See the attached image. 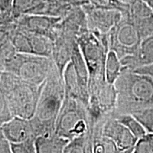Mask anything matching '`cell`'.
<instances>
[{
	"label": "cell",
	"instance_id": "1",
	"mask_svg": "<svg viewBox=\"0 0 153 153\" xmlns=\"http://www.w3.org/2000/svg\"><path fill=\"white\" fill-rule=\"evenodd\" d=\"M64 98L62 76L54 65L42 86L34 116L30 118L36 137L54 133L55 122Z\"/></svg>",
	"mask_w": 153,
	"mask_h": 153
},
{
	"label": "cell",
	"instance_id": "2",
	"mask_svg": "<svg viewBox=\"0 0 153 153\" xmlns=\"http://www.w3.org/2000/svg\"><path fill=\"white\" fill-rule=\"evenodd\" d=\"M114 87L120 114H132L153 106V79L147 74L123 70Z\"/></svg>",
	"mask_w": 153,
	"mask_h": 153
},
{
	"label": "cell",
	"instance_id": "3",
	"mask_svg": "<svg viewBox=\"0 0 153 153\" xmlns=\"http://www.w3.org/2000/svg\"><path fill=\"white\" fill-rule=\"evenodd\" d=\"M43 84L36 85L10 72H1L0 92L4 97L13 116L27 119L33 117Z\"/></svg>",
	"mask_w": 153,
	"mask_h": 153
},
{
	"label": "cell",
	"instance_id": "4",
	"mask_svg": "<svg viewBox=\"0 0 153 153\" xmlns=\"http://www.w3.org/2000/svg\"><path fill=\"white\" fill-rule=\"evenodd\" d=\"M107 34L88 30L77 38L78 45L89 72V97L95 95L107 83L105 64L109 51Z\"/></svg>",
	"mask_w": 153,
	"mask_h": 153
},
{
	"label": "cell",
	"instance_id": "5",
	"mask_svg": "<svg viewBox=\"0 0 153 153\" xmlns=\"http://www.w3.org/2000/svg\"><path fill=\"white\" fill-rule=\"evenodd\" d=\"M55 133L69 142L80 135L92 134L87 108L79 99L65 96L55 122Z\"/></svg>",
	"mask_w": 153,
	"mask_h": 153
},
{
	"label": "cell",
	"instance_id": "6",
	"mask_svg": "<svg viewBox=\"0 0 153 153\" xmlns=\"http://www.w3.org/2000/svg\"><path fill=\"white\" fill-rule=\"evenodd\" d=\"M54 65L51 57L14 51L4 61L3 70L30 83L41 85Z\"/></svg>",
	"mask_w": 153,
	"mask_h": 153
},
{
	"label": "cell",
	"instance_id": "7",
	"mask_svg": "<svg viewBox=\"0 0 153 153\" xmlns=\"http://www.w3.org/2000/svg\"><path fill=\"white\" fill-rule=\"evenodd\" d=\"M107 35L109 50L116 52L120 60L135 54L143 40L127 13H123L121 20Z\"/></svg>",
	"mask_w": 153,
	"mask_h": 153
},
{
	"label": "cell",
	"instance_id": "8",
	"mask_svg": "<svg viewBox=\"0 0 153 153\" xmlns=\"http://www.w3.org/2000/svg\"><path fill=\"white\" fill-rule=\"evenodd\" d=\"M9 37L11 45L16 52L48 57L52 56L51 40L17 27L14 22L11 25Z\"/></svg>",
	"mask_w": 153,
	"mask_h": 153
},
{
	"label": "cell",
	"instance_id": "9",
	"mask_svg": "<svg viewBox=\"0 0 153 153\" xmlns=\"http://www.w3.org/2000/svg\"><path fill=\"white\" fill-rule=\"evenodd\" d=\"M90 31L107 34L121 20L123 14L116 9L95 7L91 4L82 7Z\"/></svg>",
	"mask_w": 153,
	"mask_h": 153
},
{
	"label": "cell",
	"instance_id": "10",
	"mask_svg": "<svg viewBox=\"0 0 153 153\" xmlns=\"http://www.w3.org/2000/svg\"><path fill=\"white\" fill-rule=\"evenodd\" d=\"M62 19L44 15H24L15 19L14 22L17 27L45 36L53 42L57 36V26Z\"/></svg>",
	"mask_w": 153,
	"mask_h": 153
},
{
	"label": "cell",
	"instance_id": "11",
	"mask_svg": "<svg viewBox=\"0 0 153 153\" xmlns=\"http://www.w3.org/2000/svg\"><path fill=\"white\" fill-rule=\"evenodd\" d=\"M101 135L111 140L119 152L134 153L137 139L116 118H111L104 124Z\"/></svg>",
	"mask_w": 153,
	"mask_h": 153
},
{
	"label": "cell",
	"instance_id": "12",
	"mask_svg": "<svg viewBox=\"0 0 153 153\" xmlns=\"http://www.w3.org/2000/svg\"><path fill=\"white\" fill-rule=\"evenodd\" d=\"M127 15L142 39L153 34V11L148 4L135 0L130 5Z\"/></svg>",
	"mask_w": 153,
	"mask_h": 153
},
{
	"label": "cell",
	"instance_id": "13",
	"mask_svg": "<svg viewBox=\"0 0 153 153\" xmlns=\"http://www.w3.org/2000/svg\"><path fill=\"white\" fill-rule=\"evenodd\" d=\"M1 130L9 143H19L36 137L30 120L19 116H14L5 122Z\"/></svg>",
	"mask_w": 153,
	"mask_h": 153
},
{
	"label": "cell",
	"instance_id": "14",
	"mask_svg": "<svg viewBox=\"0 0 153 153\" xmlns=\"http://www.w3.org/2000/svg\"><path fill=\"white\" fill-rule=\"evenodd\" d=\"M120 60L121 70H134L140 67L153 65V34L143 38L135 54Z\"/></svg>",
	"mask_w": 153,
	"mask_h": 153
},
{
	"label": "cell",
	"instance_id": "15",
	"mask_svg": "<svg viewBox=\"0 0 153 153\" xmlns=\"http://www.w3.org/2000/svg\"><path fill=\"white\" fill-rule=\"evenodd\" d=\"M71 62L73 65L78 88H79V99L87 108L89 102V72L78 43L76 44L73 51Z\"/></svg>",
	"mask_w": 153,
	"mask_h": 153
},
{
	"label": "cell",
	"instance_id": "16",
	"mask_svg": "<svg viewBox=\"0 0 153 153\" xmlns=\"http://www.w3.org/2000/svg\"><path fill=\"white\" fill-rule=\"evenodd\" d=\"M68 143V140L60 137L55 132L39 135L35 140L36 153L62 152Z\"/></svg>",
	"mask_w": 153,
	"mask_h": 153
},
{
	"label": "cell",
	"instance_id": "17",
	"mask_svg": "<svg viewBox=\"0 0 153 153\" xmlns=\"http://www.w3.org/2000/svg\"><path fill=\"white\" fill-rule=\"evenodd\" d=\"M46 0H14L11 16L13 20L24 15H42Z\"/></svg>",
	"mask_w": 153,
	"mask_h": 153
},
{
	"label": "cell",
	"instance_id": "18",
	"mask_svg": "<svg viewBox=\"0 0 153 153\" xmlns=\"http://www.w3.org/2000/svg\"><path fill=\"white\" fill-rule=\"evenodd\" d=\"M121 72V63L116 52L109 50L107 53L105 64V76L108 84L114 85Z\"/></svg>",
	"mask_w": 153,
	"mask_h": 153
},
{
	"label": "cell",
	"instance_id": "19",
	"mask_svg": "<svg viewBox=\"0 0 153 153\" xmlns=\"http://www.w3.org/2000/svg\"><path fill=\"white\" fill-rule=\"evenodd\" d=\"M93 135L91 133L76 137L69 142L62 152H92Z\"/></svg>",
	"mask_w": 153,
	"mask_h": 153
},
{
	"label": "cell",
	"instance_id": "20",
	"mask_svg": "<svg viewBox=\"0 0 153 153\" xmlns=\"http://www.w3.org/2000/svg\"><path fill=\"white\" fill-rule=\"evenodd\" d=\"M116 118L125 126L137 140L141 138L147 133L143 126L133 114H119L118 116H116Z\"/></svg>",
	"mask_w": 153,
	"mask_h": 153
},
{
	"label": "cell",
	"instance_id": "21",
	"mask_svg": "<svg viewBox=\"0 0 153 153\" xmlns=\"http://www.w3.org/2000/svg\"><path fill=\"white\" fill-rule=\"evenodd\" d=\"M132 114L140 122L147 133H153V106Z\"/></svg>",
	"mask_w": 153,
	"mask_h": 153
},
{
	"label": "cell",
	"instance_id": "22",
	"mask_svg": "<svg viewBox=\"0 0 153 153\" xmlns=\"http://www.w3.org/2000/svg\"><path fill=\"white\" fill-rule=\"evenodd\" d=\"M134 153H153V133H146L137 140Z\"/></svg>",
	"mask_w": 153,
	"mask_h": 153
},
{
	"label": "cell",
	"instance_id": "23",
	"mask_svg": "<svg viewBox=\"0 0 153 153\" xmlns=\"http://www.w3.org/2000/svg\"><path fill=\"white\" fill-rule=\"evenodd\" d=\"M35 140L29 139L19 143H9L12 153H36Z\"/></svg>",
	"mask_w": 153,
	"mask_h": 153
},
{
	"label": "cell",
	"instance_id": "24",
	"mask_svg": "<svg viewBox=\"0 0 153 153\" xmlns=\"http://www.w3.org/2000/svg\"><path fill=\"white\" fill-rule=\"evenodd\" d=\"M12 117L14 116L10 111L7 101L4 95L0 92V130L1 126Z\"/></svg>",
	"mask_w": 153,
	"mask_h": 153
},
{
	"label": "cell",
	"instance_id": "25",
	"mask_svg": "<svg viewBox=\"0 0 153 153\" xmlns=\"http://www.w3.org/2000/svg\"><path fill=\"white\" fill-rule=\"evenodd\" d=\"M13 1L14 0H0V12L1 13L7 24L14 22L11 16Z\"/></svg>",
	"mask_w": 153,
	"mask_h": 153
},
{
	"label": "cell",
	"instance_id": "26",
	"mask_svg": "<svg viewBox=\"0 0 153 153\" xmlns=\"http://www.w3.org/2000/svg\"><path fill=\"white\" fill-rule=\"evenodd\" d=\"M134 71L139 72V73L147 74V75L151 76L153 79V65L140 67V68L134 70Z\"/></svg>",
	"mask_w": 153,
	"mask_h": 153
},
{
	"label": "cell",
	"instance_id": "27",
	"mask_svg": "<svg viewBox=\"0 0 153 153\" xmlns=\"http://www.w3.org/2000/svg\"><path fill=\"white\" fill-rule=\"evenodd\" d=\"M73 7H82L90 4V0H65Z\"/></svg>",
	"mask_w": 153,
	"mask_h": 153
},
{
	"label": "cell",
	"instance_id": "28",
	"mask_svg": "<svg viewBox=\"0 0 153 153\" xmlns=\"http://www.w3.org/2000/svg\"><path fill=\"white\" fill-rule=\"evenodd\" d=\"M5 24H7V22L5 21L4 18V16H2V14H1V13L0 12V26H1V25H5Z\"/></svg>",
	"mask_w": 153,
	"mask_h": 153
},
{
	"label": "cell",
	"instance_id": "29",
	"mask_svg": "<svg viewBox=\"0 0 153 153\" xmlns=\"http://www.w3.org/2000/svg\"><path fill=\"white\" fill-rule=\"evenodd\" d=\"M118 1H121V2H123V3L131 5L132 3H133L134 1H135V0H118Z\"/></svg>",
	"mask_w": 153,
	"mask_h": 153
},
{
	"label": "cell",
	"instance_id": "30",
	"mask_svg": "<svg viewBox=\"0 0 153 153\" xmlns=\"http://www.w3.org/2000/svg\"><path fill=\"white\" fill-rule=\"evenodd\" d=\"M140 1H143V2L148 4L149 6H150L151 4L153 2V0H140Z\"/></svg>",
	"mask_w": 153,
	"mask_h": 153
}]
</instances>
